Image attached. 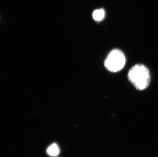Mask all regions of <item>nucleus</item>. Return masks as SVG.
<instances>
[{"mask_svg":"<svg viewBox=\"0 0 158 157\" xmlns=\"http://www.w3.org/2000/svg\"><path fill=\"white\" fill-rule=\"evenodd\" d=\"M128 78L136 89H146L151 81L149 70L143 64H136L131 67L128 74Z\"/></svg>","mask_w":158,"mask_h":157,"instance_id":"nucleus-1","label":"nucleus"},{"mask_svg":"<svg viewBox=\"0 0 158 157\" xmlns=\"http://www.w3.org/2000/svg\"><path fill=\"white\" fill-rule=\"evenodd\" d=\"M126 62L125 57L121 50L115 49L109 53L105 61V67L109 71L117 72L123 68Z\"/></svg>","mask_w":158,"mask_h":157,"instance_id":"nucleus-2","label":"nucleus"},{"mask_svg":"<svg viewBox=\"0 0 158 157\" xmlns=\"http://www.w3.org/2000/svg\"><path fill=\"white\" fill-rule=\"evenodd\" d=\"M47 153L51 157H56L60 154V148L56 144L53 143L50 145L47 150Z\"/></svg>","mask_w":158,"mask_h":157,"instance_id":"nucleus-3","label":"nucleus"},{"mask_svg":"<svg viewBox=\"0 0 158 157\" xmlns=\"http://www.w3.org/2000/svg\"><path fill=\"white\" fill-rule=\"evenodd\" d=\"M105 11L103 9H97L93 14V18L96 21H101L105 18Z\"/></svg>","mask_w":158,"mask_h":157,"instance_id":"nucleus-4","label":"nucleus"}]
</instances>
